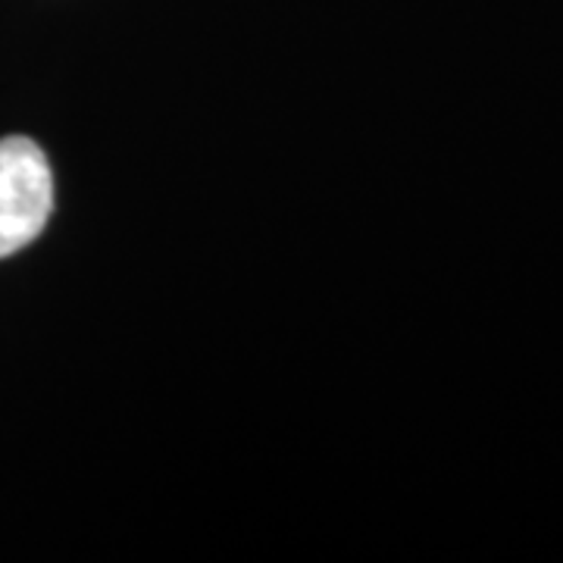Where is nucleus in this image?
I'll list each match as a JSON object with an SVG mask.
<instances>
[{"label": "nucleus", "mask_w": 563, "mask_h": 563, "mask_svg": "<svg viewBox=\"0 0 563 563\" xmlns=\"http://www.w3.org/2000/svg\"><path fill=\"white\" fill-rule=\"evenodd\" d=\"M51 210L54 176L44 151L22 135L0 139V257L35 242Z\"/></svg>", "instance_id": "f257e3e1"}]
</instances>
